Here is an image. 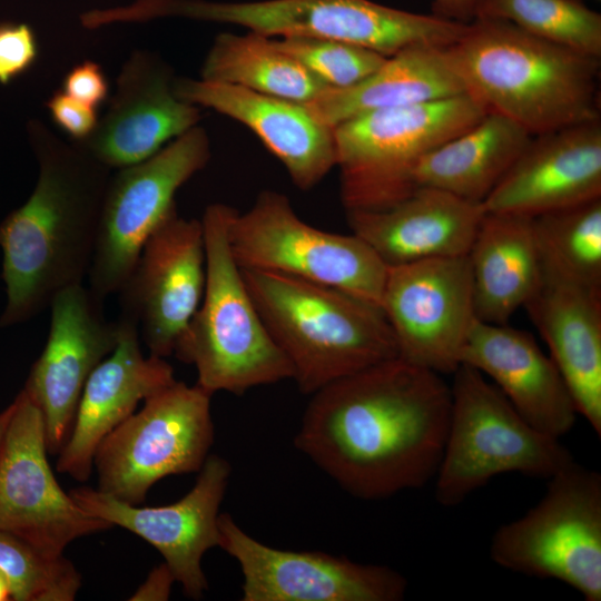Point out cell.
Listing matches in <instances>:
<instances>
[{
  "mask_svg": "<svg viewBox=\"0 0 601 601\" xmlns=\"http://www.w3.org/2000/svg\"><path fill=\"white\" fill-rule=\"evenodd\" d=\"M210 400L197 384L176 381L144 401L99 444L98 490L138 505L161 479L199 472L215 436Z\"/></svg>",
  "mask_w": 601,
  "mask_h": 601,
  "instance_id": "8fae6325",
  "label": "cell"
},
{
  "mask_svg": "<svg viewBox=\"0 0 601 601\" xmlns=\"http://www.w3.org/2000/svg\"><path fill=\"white\" fill-rule=\"evenodd\" d=\"M62 91L97 108L109 97V82L102 67L93 60L75 65L62 80Z\"/></svg>",
  "mask_w": 601,
  "mask_h": 601,
  "instance_id": "d590c367",
  "label": "cell"
},
{
  "mask_svg": "<svg viewBox=\"0 0 601 601\" xmlns=\"http://www.w3.org/2000/svg\"><path fill=\"white\" fill-rule=\"evenodd\" d=\"M475 18L505 20L538 38L601 58V14L582 0H480Z\"/></svg>",
  "mask_w": 601,
  "mask_h": 601,
  "instance_id": "4dcf8cb0",
  "label": "cell"
},
{
  "mask_svg": "<svg viewBox=\"0 0 601 601\" xmlns=\"http://www.w3.org/2000/svg\"><path fill=\"white\" fill-rule=\"evenodd\" d=\"M0 449V530L50 556L111 525L82 510L57 482L48 462L45 423L21 390Z\"/></svg>",
  "mask_w": 601,
  "mask_h": 601,
  "instance_id": "4fadbf2b",
  "label": "cell"
},
{
  "mask_svg": "<svg viewBox=\"0 0 601 601\" xmlns=\"http://www.w3.org/2000/svg\"><path fill=\"white\" fill-rule=\"evenodd\" d=\"M486 112L461 93L365 112L333 127L345 211L384 209L410 196L420 160Z\"/></svg>",
  "mask_w": 601,
  "mask_h": 601,
  "instance_id": "ba28073f",
  "label": "cell"
},
{
  "mask_svg": "<svg viewBox=\"0 0 601 601\" xmlns=\"http://www.w3.org/2000/svg\"><path fill=\"white\" fill-rule=\"evenodd\" d=\"M206 285L201 220L175 209L149 236L119 288L120 315L137 326L149 354L167 357L198 309Z\"/></svg>",
  "mask_w": 601,
  "mask_h": 601,
  "instance_id": "2e32d148",
  "label": "cell"
},
{
  "mask_svg": "<svg viewBox=\"0 0 601 601\" xmlns=\"http://www.w3.org/2000/svg\"><path fill=\"white\" fill-rule=\"evenodd\" d=\"M460 364L491 377L516 412L536 430L560 439L573 427L577 408L551 357L528 332L475 319Z\"/></svg>",
  "mask_w": 601,
  "mask_h": 601,
  "instance_id": "603a6c76",
  "label": "cell"
},
{
  "mask_svg": "<svg viewBox=\"0 0 601 601\" xmlns=\"http://www.w3.org/2000/svg\"><path fill=\"white\" fill-rule=\"evenodd\" d=\"M127 22L179 17L239 26L273 38L341 40L391 57L416 46L450 47L467 23L394 9L371 0H136Z\"/></svg>",
  "mask_w": 601,
  "mask_h": 601,
  "instance_id": "8992f818",
  "label": "cell"
},
{
  "mask_svg": "<svg viewBox=\"0 0 601 601\" xmlns=\"http://www.w3.org/2000/svg\"><path fill=\"white\" fill-rule=\"evenodd\" d=\"M541 272L601 292V197L533 217Z\"/></svg>",
  "mask_w": 601,
  "mask_h": 601,
  "instance_id": "f546056e",
  "label": "cell"
},
{
  "mask_svg": "<svg viewBox=\"0 0 601 601\" xmlns=\"http://www.w3.org/2000/svg\"><path fill=\"white\" fill-rule=\"evenodd\" d=\"M200 79L307 104L326 88L273 37L224 32L213 41Z\"/></svg>",
  "mask_w": 601,
  "mask_h": 601,
  "instance_id": "f1b7e54d",
  "label": "cell"
},
{
  "mask_svg": "<svg viewBox=\"0 0 601 601\" xmlns=\"http://www.w3.org/2000/svg\"><path fill=\"white\" fill-rule=\"evenodd\" d=\"M467 258L476 319L508 324L541 278L533 217L485 211Z\"/></svg>",
  "mask_w": 601,
  "mask_h": 601,
  "instance_id": "484cf974",
  "label": "cell"
},
{
  "mask_svg": "<svg viewBox=\"0 0 601 601\" xmlns=\"http://www.w3.org/2000/svg\"><path fill=\"white\" fill-rule=\"evenodd\" d=\"M230 474L227 460L209 454L190 491L162 506L129 504L89 486L72 489L69 494L89 514L151 544L184 593L199 600L208 590L201 561L209 549L219 545V509Z\"/></svg>",
  "mask_w": 601,
  "mask_h": 601,
  "instance_id": "e0dca14e",
  "label": "cell"
},
{
  "mask_svg": "<svg viewBox=\"0 0 601 601\" xmlns=\"http://www.w3.org/2000/svg\"><path fill=\"white\" fill-rule=\"evenodd\" d=\"M174 91L253 131L300 190L314 188L336 166L334 129L305 104L203 79L176 78Z\"/></svg>",
  "mask_w": 601,
  "mask_h": 601,
  "instance_id": "44dd1931",
  "label": "cell"
},
{
  "mask_svg": "<svg viewBox=\"0 0 601 601\" xmlns=\"http://www.w3.org/2000/svg\"><path fill=\"white\" fill-rule=\"evenodd\" d=\"M219 548L236 560L243 601H400L407 580L398 571L322 551L269 546L228 513L218 519Z\"/></svg>",
  "mask_w": 601,
  "mask_h": 601,
  "instance_id": "9a60e30c",
  "label": "cell"
},
{
  "mask_svg": "<svg viewBox=\"0 0 601 601\" xmlns=\"http://www.w3.org/2000/svg\"><path fill=\"white\" fill-rule=\"evenodd\" d=\"M484 214L481 203L420 187L391 207L346 211V218L388 267L466 255Z\"/></svg>",
  "mask_w": 601,
  "mask_h": 601,
  "instance_id": "cb8c5ba5",
  "label": "cell"
},
{
  "mask_svg": "<svg viewBox=\"0 0 601 601\" xmlns=\"http://www.w3.org/2000/svg\"><path fill=\"white\" fill-rule=\"evenodd\" d=\"M39 46L27 23L0 22V83L8 85L36 62Z\"/></svg>",
  "mask_w": 601,
  "mask_h": 601,
  "instance_id": "836d02e7",
  "label": "cell"
},
{
  "mask_svg": "<svg viewBox=\"0 0 601 601\" xmlns=\"http://www.w3.org/2000/svg\"><path fill=\"white\" fill-rule=\"evenodd\" d=\"M104 302L80 284L62 289L50 303L47 342L22 391L42 415L51 455L69 436L89 375L119 339V322L106 319Z\"/></svg>",
  "mask_w": 601,
  "mask_h": 601,
  "instance_id": "ac0fdd59",
  "label": "cell"
},
{
  "mask_svg": "<svg viewBox=\"0 0 601 601\" xmlns=\"http://www.w3.org/2000/svg\"><path fill=\"white\" fill-rule=\"evenodd\" d=\"M465 92L530 135L600 118V59L475 18L447 47Z\"/></svg>",
  "mask_w": 601,
  "mask_h": 601,
  "instance_id": "3957f363",
  "label": "cell"
},
{
  "mask_svg": "<svg viewBox=\"0 0 601 601\" xmlns=\"http://www.w3.org/2000/svg\"><path fill=\"white\" fill-rule=\"evenodd\" d=\"M480 0H432L433 14L455 22L469 23L475 18Z\"/></svg>",
  "mask_w": 601,
  "mask_h": 601,
  "instance_id": "74e56055",
  "label": "cell"
},
{
  "mask_svg": "<svg viewBox=\"0 0 601 601\" xmlns=\"http://www.w3.org/2000/svg\"><path fill=\"white\" fill-rule=\"evenodd\" d=\"M119 339L114 351L89 375L71 431L57 460V471L85 482L93 469L101 441L129 417L141 401L176 382L164 357L145 356L137 326L118 317Z\"/></svg>",
  "mask_w": 601,
  "mask_h": 601,
  "instance_id": "7402d4cb",
  "label": "cell"
},
{
  "mask_svg": "<svg viewBox=\"0 0 601 601\" xmlns=\"http://www.w3.org/2000/svg\"><path fill=\"white\" fill-rule=\"evenodd\" d=\"M52 121L72 142L88 139L98 126L97 108L86 105L62 90L55 91L46 102Z\"/></svg>",
  "mask_w": 601,
  "mask_h": 601,
  "instance_id": "e575fe53",
  "label": "cell"
},
{
  "mask_svg": "<svg viewBox=\"0 0 601 601\" xmlns=\"http://www.w3.org/2000/svg\"><path fill=\"white\" fill-rule=\"evenodd\" d=\"M531 137L506 117L486 112L420 160L413 173L414 186L440 189L482 204Z\"/></svg>",
  "mask_w": 601,
  "mask_h": 601,
  "instance_id": "83f0119b",
  "label": "cell"
},
{
  "mask_svg": "<svg viewBox=\"0 0 601 601\" xmlns=\"http://www.w3.org/2000/svg\"><path fill=\"white\" fill-rule=\"evenodd\" d=\"M574 402L601 436V292L541 272L523 306Z\"/></svg>",
  "mask_w": 601,
  "mask_h": 601,
  "instance_id": "d4e9b609",
  "label": "cell"
},
{
  "mask_svg": "<svg viewBox=\"0 0 601 601\" xmlns=\"http://www.w3.org/2000/svg\"><path fill=\"white\" fill-rule=\"evenodd\" d=\"M230 250L242 269L331 286L381 306L387 266L358 236L308 225L284 194L262 190L244 213L231 208Z\"/></svg>",
  "mask_w": 601,
  "mask_h": 601,
  "instance_id": "30bf717a",
  "label": "cell"
},
{
  "mask_svg": "<svg viewBox=\"0 0 601 601\" xmlns=\"http://www.w3.org/2000/svg\"><path fill=\"white\" fill-rule=\"evenodd\" d=\"M27 131L38 178L24 204L0 221L7 292L0 327L33 318L59 292L85 284L111 176V169L41 120H29Z\"/></svg>",
  "mask_w": 601,
  "mask_h": 601,
  "instance_id": "7a4b0ae2",
  "label": "cell"
},
{
  "mask_svg": "<svg viewBox=\"0 0 601 601\" xmlns=\"http://www.w3.org/2000/svg\"><path fill=\"white\" fill-rule=\"evenodd\" d=\"M601 197V119L531 137L484 199L486 213L535 217Z\"/></svg>",
  "mask_w": 601,
  "mask_h": 601,
  "instance_id": "ffe728a7",
  "label": "cell"
},
{
  "mask_svg": "<svg viewBox=\"0 0 601 601\" xmlns=\"http://www.w3.org/2000/svg\"><path fill=\"white\" fill-rule=\"evenodd\" d=\"M231 208L215 203L203 214L205 290L173 354L195 366L196 384L211 395L220 391L242 395L293 378L292 366L266 328L230 250Z\"/></svg>",
  "mask_w": 601,
  "mask_h": 601,
  "instance_id": "5b68a950",
  "label": "cell"
},
{
  "mask_svg": "<svg viewBox=\"0 0 601 601\" xmlns=\"http://www.w3.org/2000/svg\"><path fill=\"white\" fill-rule=\"evenodd\" d=\"M242 269V268H240ZM245 285L303 394L398 356L381 306L277 273L242 269Z\"/></svg>",
  "mask_w": 601,
  "mask_h": 601,
  "instance_id": "277c9868",
  "label": "cell"
},
{
  "mask_svg": "<svg viewBox=\"0 0 601 601\" xmlns=\"http://www.w3.org/2000/svg\"><path fill=\"white\" fill-rule=\"evenodd\" d=\"M326 89L351 88L377 70L387 57L354 43L312 37L275 38Z\"/></svg>",
  "mask_w": 601,
  "mask_h": 601,
  "instance_id": "d6a6232c",
  "label": "cell"
},
{
  "mask_svg": "<svg viewBox=\"0 0 601 601\" xmlns=\"http://www.w3.org/2000/svg\"><path fill=\"white\" fill-rule=\"evenodd\" d=\"M381 307L397 357L452 374L476 319L467 254L388 266Z\"/></svg>",
  "mask_w": 601,
  "mask_h": 601,
  "instance_id": "5bb4252c",
  "label": "cell"
},
{
  "mask_svg": "<svg viewBox=\"0 0 601 601\" xmlns=\"http://www.w3.org/2000/svg\"><path fill=\"white\" fill-rule=\"evenodd\" d=\"M12 411L13 402L0 412V449Z\"/></svg>",
  "mask_w": 601,
  "mask_h": 601,
  "instance_id": "f35d334b",
  "label": "cell"
},
{
  "mask_svg": "<svg viewBox=\"0 0 601 601\" xmlns=\"http://www.w3.org/2000/svg\"><path fill=\"white\" fill-rule=\"evenodd\" d=\"M174 69L156 52L134 50L91 136L77 144L109 169L141 162L196 127L200 107L178 98ZM76 144V142H75Z\"/></svg>",
  "mask_w": 601,
  "mask_h": 601,
  "instance_id": "d6986e66",
  "label": "cell"
},
{
  "mask_svg": "<svg viewBox=\"0 0 601 601\" xmlns=\"http://www.w3.org/2000/svg\"><path fill=\"white\" fill-rule=\"evenodd\" d=\"M10 599H11V594H10L8 581L6 577L3 575V573L0 571V601H6Z\"/></svg>",
  "mask_w": 601,
  "mask_h": 601,
  "instance_id": "ab89813d",
  "label": "cell"
},
{
  "mask_svg": "<svg viewBox=\"0 0 601 601\" xmlns=\"http://www.w3.org/2000/svg\"><path fill=\"white\" fill-rule=\"evenodd\" d=\"M176 582L165 562L154 568L146 580L130 597L132 601H165L169 599L171 585Z\"/></svg>",
  "mask_w": 601,
  "mask_h": 601,
  "instance_id": "8d00e7d4",
  "label": "cell"
},
{
  "mask_svg": "<svg viewBox=\"0 0 601 601\" xmlns=\"http://www.w3.org/2000/svg\"><path fill=\"white\" fill-rule=\"evenodd\" d=\"M490 556L503 569L558 580L585 601H600L601 474L573 461L549 477L543 497L494 532Z\"/></svg>",
  "mask_w": 601,
  "mask_h": 601,
  "instance_id": "9c48e42d",
  "label": "cell"
},
{
  "mask_svg": "<svg viewBox=\"0 0 601 601\" xmlns=\"http://www.w3.org/2000/svg\"><path fill=\"white\" fill-rule=\"evenodd\" d=\"M451 415L435 474V500L451 508L504 473L549 479L571 462L560 439L528 423L502 392L472 366L452 373Z\"/></svg>",
  "mask_w": 601,
  "mask_h": 601,
  "instance_id": "52a82bcc",
  "label": "cell"
},
{
  "mask_svg": "<svg viewBox=\"0 0 601 601\" xmlns=\"http://www.w3.org/2000/svg\"><path fill=\"white\" fill-rule=\"evenodd\" d=\"M466 93L447 47L416 45L387 57L359 83L326 89L307 108L324 124L336 125L355 116Z\"/></svg>",
  "mask_w": 601,
  "mask_h": 601,
  "instance_id": "4316f807",
  "label": "cell"
},
{
  "mask_svg": "<svg viewBox=\"0 0 601 601\" xmlns=\"http://www.w3.org/2000/svg\"><path fill=\"white\" fill-rule=\"evenodd\" d=\"M0 571L16 601H72L81 575L63 555L50 556L0 530Z\"/></svg>",
  "mask_w": 601,
  "mask_h": 601,
  "instance_id": "1f68e13d",
  "label": "cell"
},
{
  "mask_svg": "<svg viewBox=\"0 0 601 601\" xmlns=\"http://www.w3.org/2000/svg\"><path fill=\"white\" fill-rule=\"evenodd\" d=\"M450 415L442 375L395 357L313 393L294 445L351 495L382 500L434 480Z\"/></svg>",
  "mask_w": 601,
  "mask_h": 601,
  "instance_id": "6da1fadb",
  "label": "cell"
},
{
  "mask_svg": "<svg viewBox=\"0 0 601 601\" xmlns=\"http://www.w3.org/2000/svg\"><path fill=\"white\" fill-rule=\"evenodd\" d=\"M210 155L209 137L197 125L148 159L110 176L87 277L93 295L105 300L119 290L149 236L176 209L178 189Z\"/></svg>",
  "mask_w": 601,
  "mask_h": 601,
  "instance_id": "7c38bea8",
  "label": "cell"
}]
</instances>
